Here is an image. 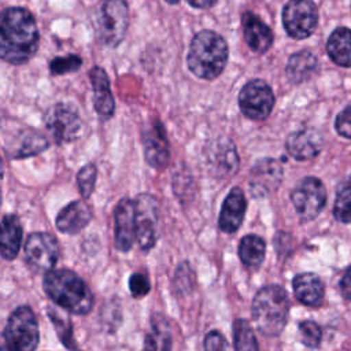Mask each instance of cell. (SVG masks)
Instances as JSON below:
<instances>
[{
  "label": "cell",
  "instance_id": "cell-1",
  "mask_svg": "<svg viewBox=\"0 0 351 351\" xmlns=\"http://www.w3.org/2000/svg\"><path fill=\"white\" fill-rule=\"evenodd\" d=\"M40 34L33 15L22 7L5 8L0 23V56L11 64H23L37 52Z\"/></svg>",
  "mask_w": 351,
  "mask_h": 351
},
{
  "label": "cell",
  "instance_id": "cell-37",
  "mask_svg": "<svg viewBox=\"0 0 351 351\" xmlns=\"http://www.w3.org/2000/svg\"><path fill=\"white\" fill-rule=\"evenodd\" d=\"M204 351H229V344L222 333L210 330L204 337Z\"/></svg>",
  "mask_w": 351,
  "mask_h": 351
},
{
  "label": "cell",
  "instance_id": "cell-9",
  "mask_svg": "<svg viewBox=\"0 0 351 351\" xmlns=\"http://www.w3.org/2000/svg\"><path fill=\"white\" fill-rule=\"evenodd\" d=\"M59 258V245L56 239L44 232L29 234L25 243V259L34 273H49L53 270Z\"/></svg>",
  "mask_w": 351,
  "mask_h": 351
},
{
  "label": "cell",
  "instance_id": "cell-17",
  "mask_svg": "<svg viewBox=\"0 0 351 351\" xmlns=\"http://www.w3.org/2000/svg\"><path fill=\"white\" fill-rule=\"evenodd\" d=\"M251 181H250V188L251 193L255 196L258 195H265L269 191L274 189L282 177V169L280 163L274 159L266 158L258 160L252 169H251Z\"/></svg>",
  "mask_w": 351,
  "mask_h": 351
},
{
  "label": "cell",
  "instance_id": "cell-24",
  "mask_svg": "<svg viewBox=\"0 0 351 351\" xmlns=\"http://www.w3.org/2000/svg\"><path fill=\"white\" fill-rule=\"evenodd\" d=\"M318 60L310 51H299L289 56L285 73L291 82L300 84L313 77L317 71Z\"/></svg>",
  "mask_w": 351,
  "mask_h": 351
},
{
  "label": "cell",
  "instance_id": "cell-14",
  "mask_svg": "<svg viewBox=\"0 0 351 351\" xmlns=\"http://www.w3.org/2000/svg\"><path fill=\"white\" fill-rule=\"evenodd\" d=\"M115 247L121 252H128L136 240V208L134 200L128 197L118 202L114 211Z\"/></svg>",
  "mask_w": 351,
  "mask_h": 351
},
{
  "label": "cell",
  "instance_id": "cell-16",
  "mask_svg": "<svg viewBox=\"0 0 351 351\" xmlns=\"http://www.w3.org/2000/svg\"><path fill=\"white\" fill-rule=\"evenodd\" d=\"M285 148L288 154L298 160L313 159L322 148V136L314 129L304 128L288 136Z\"/></svg>",
  "mask_w": 351,
  "mask_h": 351
},
{
  "label": "cell",
  "instance_id": "cell-35",
  "mask_svg": "<svg viewBox=\"0 0 351 351\" xmlns=\"http://www.w3.org/2000/svg\"><path fill=\"white\" fill-rule=\"evenodd\" d=\"M193 282H195L193 271L191 270L188 262H184V263L180 265L178 269L176 270L174 285H176V288H177L178 292H188L189 289L193 288Z\"/></svg>",
  "mask_w": 351,
  "mask_h": 351
},
{
  "label": "cell",
  "instance_id": "cell-13",
  "mask_svg": "<svg viewBox=\"0 0 351 351\" xmlns=\"http://www.w3.org/2000/svg\"><path fill=\"white\" fill-rule=\"evenodd\" d=\"M141 143L144 147V158L151 167L162 170L169 165V141L160 121L152 119L151 123L144 128L141 133Z\"/></svg>",
  "mask_w": 351,
  "mask_h": 351
},
{
  "label": "cell",
  "instance_id": "cell-31",
  "mask_svg": "<svg viewBox=\"0 0 351 351\" xmlns=\"http://www.w3.org/2000/svg\"><path fill=\"white\" fill-rule=\"evenodd\" d=\"M48 314L51 317V322L53 324L56 333L59 336V339L62 340V343L71 351H77L75 350V344H74V337H73V330H71V324L67 318H64L63 315H60L56 310L49 308Z\"/></svg>",
  "mask_w": 351,
  "mask_h": 351
},
{
  "label": "cell",
  "instance_id": "cell-8",
  "mask_svg": "<svg viewBox=\"0 0 351 351\" xmlns=\"http://www.w3.org/2000/svg\"><path fill=\"white\" fill-rule=\"evenodd\" d=\"M292 204L296 214L303 222L314 219L324 208L326 202L325 186L321 180L315 177H306L300 180L291 193Z\"/></svg>",
  "mask_w": 351,
  "mask_h": 351
},
{
  "label": "cell",
  "instance_id": "cell-3",
  "mask_svg": "<svg viewBox=\"0 0 351 351\" xmlns=\"http://www.w3.org/2000/svg\"><path fill=\"white\" fill-rule=\"evenodd\" d=\"M228 44L222 36L213 30H200L191 41L186 63L189 70L202 80L217 78L226 66Z\"/></svg>",
  "mask_w": 351,
  "mask_h": 351
},
{
  "label": "cell",
  "instance_id": "cell-43",
  "mask_svg": "<svg viewBox=\"0 0 351 351\" xmlns=\"http://www.w3.org/2000/svg\"><path fill=\"white\" fill-rule=\"evenodd\" d=\"M1 351H7V350H5V348H3V347H1Z\"/></svg>",
  "mask_w": 351,
  "mask_h": 351
},
{
  "label": "cell",
  "instance_id": "cell-26",
  "mask_svg": "<svg viewBox=\"0 0 351 351\" xmlns=\"http://www.w3.org/2000/svg\"><path fill=\"white\" fill-rule=\"evenodd\" d=\"M266 244L258 234H247L240 240L239 258L248 269H258L265 259Z\"/></svg>",
  "mask_w": 351,
  "mask_h": 351
},
{
  "label": "cell",
  "instance_id": "cell-36",
  "mask_svg": "<svg viewBox=\"0 0 351 351\" xmlns=\"http://www.w3.org/2000/svg\"><path fill=\"white\" fill-rule=\"evenodd\" d=\"M129 291L133 298H144L151 291V281L145 273H133L129 277Z\"/></svg>",
  "mask_w": 351,
  "mask_h": 351
},
{
  "label": "cell",
  "instance_id": "cell-40",
  "mask_svg": "<svg viewBox=\"0 0 351 351\" xmlns=\"http://www.w3.org/2000/svg\"><path fill=\"white\" fill-rule=\"evenodd\" d=\"M143 351H158V343L154 335H145Z\"/></svg>",
  "mask_w": 351,
  "mask_h": 351
},
{
  "label": "cell",
  "instance_id": "cell-12",
  "mask_svg": "<svg viewBox=\"0 0 351 351\" xmlns=\"http://www.w3.org/2000/svg\"><path fill=\"white\" fill-rule=\"evenodd\" d=\"M136 240L140 250L149 251L158 237V202L149 193H140L134 199Z\"/></svg>",
  "mask_w": 351,
  "mask_h": 351
},
{
  "label": "cell",
  "instance_id": "cell-20",
  "mask_svg": "<svg viewBox=\"0 0 351 351\" xmlns=\"http://www.w3.org/2000/svg\"><path fill=\"white\" fill-rule=\"evenodd\" d=\"M207 162L213 171L219 177L233 176L239 167V156L236 148L229 140H218L210 148Z\"/></svg>",
  "mask_w": 351,
  "mask_h": 351
},
{
  "label": "cell",
  "instance_id": "cell-30",
  "mask_svg": "<svg viewBox=\"0 0 351 351\" xmlns=\"http://www.w3.org/2000/svg\"><path fill=\"white\" fill-rule=\"evenodd\" d=\"M333 215L343 223L351 222V180L339 189L333 206Z\"/></svg>",
  "mask_w": 351,
  "mask_h": 351
},
{
  "label": "cell",
  "instance_id": "cell-38",
  "mask_svg": "<svg viewBox=\"0 0 351 351\" xmlns=\"http://www.w3.org/2000/svg\"><path fill=\"white\" fill-rule=\"evenodd\" d=\"M335 128L340 136L351 138V103L339 112L335 121Z\"/></svg>",
  "mask_w": 351,
  "mask_h": 351
},
{
  "label": "cell",
  "instance_id": "cell-15",
  "mask_svg": "<svg viewBox=\"0 0 351 351\" xmlns=\"http://www.w3.org/2000/svg\"><path fill=\"white\" fill-rule=\"evenodd\" d=\"M245 208H247V200H245L244 192L239 186L232 188L221 207V213L218 218L219 229L223 233H234L240 228L244 219Z\"/></svg>",
  "mask_w": 351,
  "mask_h": 351
},
{
  "label": "cell",
  "instance_id": "cell-19",
  "mask_svg": "<svg viewBox=\"0 0 351 351\" xmlns=\"http://www.w3.org/2000/svg\"><path fill=\"white\" fill-rule=\"evenodd\" d=\"M241 26L244 40L254 52L263 53L271 47L273 33L270 27L255 14L245 11L241 16Z\"/></svg>",
  "mask_w": 351,
  "mask_h": 351
},
{
  "label": "cell",
  "instance_id": "cell-32",
  "mask_svg": "<svg viewBox=\"0 0 351 351\" xmlns=\"http://www.w3.org/2000/svg\"><path fill=\"white\" fill-rule=\"evenodd\" d=\"M96 176L97 170L93 163H88L80 169L77 174V184L84 199H88L92 195L96 182Z\"/></svg>",
  "mask_w": 351,
  "mask_h": 351
},
{
  "label": "cell",
  "instance_id": "cell-39",
  "mask_svg": "<svg viewBox=\"0 0 351 351\" xmlns=\"http://www.w3.org/2000/svg\"><path fill=\"white\" fill-rule=\"evenodd\" d=\"M340 291L344 299L351 300V265L346 269L341 280H340Z\"/></svg>",
  "mask_w": 351,
  "mask_h": 351
},
{
  "label": "cell",
  "instance_id": "cell-18",
  "mask_svg": "<svg viewBox=\"0 0 351 351\" xmlns=\"http://www.w3.org/2000/svg\"><path fill=\"white\" fill-rule=\"evenodd\" d=\"M93 89V107L101 121H107L114 115L115 103L110 89V80L101 67H93L89 73Z\"/></svg>",
  "mask_w": 351,
  "mask_h": 351
},
{
  "label": "cell",
  "instance_id": "cell-33",
  "mask_svg": "<svg viewBox=\"0 0 351 351\" xmlns=\"http://www.w3.org/2000/svg\"><path fill=\"white\" fill-rule=\"evenodd\" d=\"M81 66H82V60L80 56L67 55V56L53 58L49 63V70L52 75H60V74L77 71Z\"/></svg>",
  "mask_w": 351,
  "mask_h": 351
},
{
  "label": "cell",
  "instance_id": "cell-2",
  "mask_svg": "<svg viewBox=\"0 0 351 351\" xmlns=\"http://www.w3.org/2000/svg\"><path fill=\"white\" fill-rule=\"evenodd\" d=\"M44 291L63 310L85 315L92 310L93 293L86 282L69 269L51 270L44 276Z\"/></svg>",
  "mask_w": 351,
  "mask_h": 351
},
{
  "label": "cell",
  "instance_id": "cell-21",
  "mask_svg": "<svg viewBox=\"0 0 351 351\" xmlns=\"http://www.w3.org/2000/svg\"><path fill=\"white\" fill-rule=\"evenodd\" d=\"M292 288L296 299L308 307H318L324 300V284L314 273H300L293 277Z\"/></svg>",
  "mask_w": 351,
  "mask_h": 351
},
{
  "label": "cell",
  "instance_id": "cell-6",
  "mask_svg": "<svg viewBox=\"0 0 351 351\" xmlns=\"http://www.w3.org/2000/svg\"><path fill=\"white\" fill-rule=\"evenodd\" d=\"M129 26V7L126 0H104L97 16V38L106 47H117Z\"/></svg>",
  "mask_w": 351,
  "mask_h": 351
},
{
  "label": "cell",
  "instance_id": "cell-23",
  "mask_svg": "<svg viewBox=\"0 0 351 351\" xmlns=\"http://www.w3.org/2000/svg\"><path fill=\"white\" fill-rule=\"evenodd\" d=\"M22 243V225L16 215L5 214L1 221V256L5 261L15 259Z\"/></svg>",
  "mask_w": 351,
  "mask_h": 351
},
{
  "label": "cell",
  "instance_id": "cell-5",
  "mask_svg": "<svg viewBox=\"0 0 351 351\" xmlns=\"http://www.w3.org/2000/svg\"><path fill=\"white\" fill-rule=\"evenodd\" d=\"M40 339L36 314L29 306L16 307L8 317L3 332L7 351H34Z\"/></svg>",
  "mask_w": 351,
  "mask_h": 351
},
{
  "label": "cell",
  "instance_id": "cell-10",
  "mask_svg": "<svg viewBox=\"0 0 351 351\" xmlns=\"http://www.w3.org/2000/svg\"><path fill=\"white\" fill-rule=\"evenodd\" d=\"M240 111L250 119H266L274 107L271 88L263 80L248 81L239 93Z\"/></svg>",
  "mask_w": 351,
  "mask_h": 351
},
{
  "label": "cell",
  "instance_id": "cell-25",
  "mask_svg": "<svg viewBox=\"0 0 351 351\" xmlns=\"http://www.w3.org/2000/svg\"><path fill=\"white\" fill-rule=\"evenodd\" d=\"M330 59L343 67H351V30L348 27H337L332 32L326 43Z\"/></svg>",
  "mask_w": 351,
  "mask_h": 351
},
{
  "label": "cell",
  "instance_id": "cell-34",
  "mask_svg": "<svg viewBox=\"0 0 351 351\" xmlns=\"http://www.w3.org/2000/svg\"><path fill=\"white\" fill-rule=\"evenodd\" d=\"M299 333H300V339L302 343L310 348H315L319 346L321 343V337H322V330L319 328V325L314 321H302L299 324Z\"/></svg>",
  "mask_w": 351,
  "mask_h": 351
},
{
  "label": "cell",
  "instance_id": "cell-29",
  "mask_svg": "<svg viewBox=\"0 0 351 351\" xmlns=\"http://www.w3.org/2000/svg\"><path fill=\"white\" fill-rule=\"evenodd\" d=\"M152 335L156 339L159 351H171V330L169 321L162 314H154L151 318Z\"/></svg>",
  "mask_w": 351,
  "mask_h": 351
},
{
  "label": "cell",
  "instance_id": "cell-28",
  "mask_svg": "<svg viewBox=\"0 0 351 351\" xmlns=\"http://www.w3.org/2000/svg\"><path fill=\"white\" fill-rule=\"evenodd\" d=\"M234 351H259L255 333L248 321L237 318L233 322Z\"/></svg>",
  "mask_w": 351,
  "mask_h": 351
},
{
  "label": "cell",
  "instance_id": "cell-7",
  "mask_svg": "<svg viewBox=\"0 0 351 351\" xmlns=\"http://www.w3.org/2000/svg\"><path fill=\"white\" fill-rule=\"evenodd\" d=\"M44 123L58 144L75 140L82 126L77 108L67 103L52 104L44 114Z\"/></svg>",
  "mask_w": 351,
  "mask_h": 351
},
{
  "label": "cell",
  "instance_id": "cell-42",
  "mask_svg": "<svg viewBox=\"0 0 351 351\" xmlns=\"http://www.w3.org/2000/svg\"><path fill=\"white\" fill-rule=\"evenodd\" d=\"M165 1H167L169 4H176V3H178L180 0H165Z\"/></svg>",
  "mask_w": 351,
  "mask_h": 351
},
{
  "label": "cell",
  "instance_id": "cell-11",
  "mask_svg": "<svg viewBox=\"0 0 351 351\" xmlns=\"http://www.w3.org/2000/svg\"><path fill=\"white\" fill-rule=\"evenodd\" d=\"M318 22V10L313 0H289L282 10V25L292 38L313 34Z\"/></svg>",
  "mask_w": 351,
  "mask_h": 351
},
{
  "label": "cell",
  "instance_id": "cell-22",
  "mask_svg": "<svg viewBox=\"0 0 351 351\" xmlns=\"http://www.w3.org/2000/svg\"><path fill=\"white\" fill-rule=\"evenodd\" d=\"M90 218L92 214L88 206L80 200H75L59 211L55 223L59 232L75 234L89 223Z\"/></svg>",
  "mask_w": 351,
  "mask_h": 351
},
{
  "label": "cell",
  "instance_id": "cell-4",
  "mask_svg": "<svg viewBox=\"0 0 351 351\" xmlns=\"http://www.w3.org/2000/svg\"><path fill=\"white\" fill-rule=\"evenodd\" d=\"M252 322L263 336H277L287 325L289 314V299L287 291L280 285H266L254 296L251 306Z\"/></svg>",
  "mask_w": 351,
  "mask_h": 351
},
{
  "label": "cell",
  "instance_id": "cell-41",
  "mask_svg": "<svg viewBox=\"0 0 351 351\" xmlns=\"http://www.w3.org/2000/svg\"><path fill=\"white\" fill-rule=\"evenodd\" d=\"M186 1L196 8H208L217 3V0H186Z\"/></svg>",
  "mask_w": 351,
  "mask_h": 351
},
{
  "label": "cell",
  "instance_id": "cell-27",
  "mask_svg": "<svg viewBox=\"0 0 351 351\" xmlns=\"http://www.w3.org/2000/svg\"><path fill=\"white\" fill-rule=\"evenodd\" d=\"M48 141L44 136L34 130L22 132L16 141L11 144L8 148V155L12 158H25L30 155H36L44 149H47Z\"/></svg>",
  "mask_w": 351,
  "mask_h": 351
}]
</instances>
